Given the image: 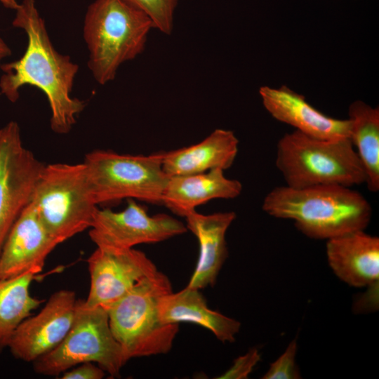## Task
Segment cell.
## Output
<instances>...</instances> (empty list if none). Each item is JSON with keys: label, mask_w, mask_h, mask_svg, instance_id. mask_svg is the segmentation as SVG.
I'll list each match as a JSON object with an SVG mask.
<instances>
[{"label": "cell", "mask_w": 379, "mask_h": 379, "mask_svg": "<svg viewBox=\"0 0 379 379\" xmlns=\"http://www.w3.org/2000/svg\"><path fill=\"white\" fill-rule=\"evenodd\" d=\"M157 312L163 324L190 322L211 331L222 343H232L241 324L211 310L199 289L187 286L184 289L161 295L157 300Z\"/></svg>", "instance_id": "d6986e66"}, {"label": "cell", "mask_w": 379, "mask_h": 379, "mask_svg": "<svg viewBox=\"0 0 379 379\" xmlns=\"http://www.w3.org/2000/svg\"><path fill=\"white\" fill-rule=\"evenodd\" d=\"M171 291L169 279L158 271L106 309L111 331L128 361L171 350L179 324L161 323L157 312L158 298Z\"/></svg>", "instance_id": "5b68a950"}, {"label": "cell", "mask_w": 379, "mask_h": 379, "mask_svg": "<svg viewBox=\"0 0 379 379\" xmlns=\"http://www.w3.org/2000/svg\"><path fill=\"white\" fill-rule=\"evenodd\" d=\"M90 290L85 303L105 310L124 296L142 279L159 270L140 251H110L97 248L87 260Z\"/></svg>", "instance_id": "8fae6325"}, {"label": "cell", "mask_w": 379, "mask_h": 379, "mask_svg": "<svg viewBox=\"0 0 379 379\" xmlns=\"http://www.w3.org/2000/svg\"><path fill=\"white\" fill-rule=\"evenodd\" d=\"M238 146L239 140L232 131L217 128L199 143L162 152V168L168 177L216 168L225 171L233 164Z\"/></svg>", "instance_id": "ac0fdd59"}, {"label": "cell", "mask_w": 379, "mask_h": 379, "mask_svg": "<svg viewBox=\"0 0 379 379\" xmlns=\"http://www.w3.org/2000/svg\"><path fill=\"white\" fill-rule=\"evenodd\" d=\"M185 218L187 230L199 244L198 262L187 286L199 290L213 286L228 255L225 235L236 214L227 211L204 215L194 211Z\"/></svg>", "instance_id": "2e32d148"}, {"label": "cell", "mask_w": 379, "mask_h": 379, "mask_svg": "<svg viewBox=\"0 0 379 379\" xmlns=\"http://www.w3.org/2000/svg\"><path fill=\"white\" fill-rule=\"evenodd\" d=\"M260 355L255 348L250 350L244 355L237 358L232 366L220 377L219 379L247 378L253 367L259 361Z\"/></svg>", "instance_id": "cb8c5ba5"}, {"label": "cell", "mask_w": 379, "mask_h": 379, "mask_svg": "<svg viewBox=\"0 0 379 379\" xmlns=\"http://www.w3.org/2000/svg\"><path fill=\"white\" fill-rule=\"evenodd\" d=\"M297 341L292 340L284 353L272 364L263 375L264 379H296L300 375L295 364Z\"/></svg>", "instance_id": "603a6c76"}, {"label": "cell", "mask_w": 379, "mask_h": 379, "mask_svg": "<svg viewBox=\"0 0 379 379\" xmlns=\"http://www.w3.org/2000/svg\"><path fill=\"white\" fill-rule=\"evenodd\" d=\"M30 203L59 244L89 229L98 209L84 162L44 166Z\"/></svg>", "instance_id": "8992f818"}, {"label": "cell", "mask_w": 379, "mask_h": 379, "mask_svg": "<svg viewBox=\"0 0 379 379\" xmlns=\"http://www.w3.org/2000/svg\"><path fill=\"white\" fill-rule=\"evenodd\" d=\"M62 373V379H101L105 371L98 365L93 362H85L79 364Z\"/></svg>", "instance_id": "d4e9b609"}, {"label": "cell", "mask_w": 379, "mask_h": 379, "mask_svg": "<svg viewBox=\"0 0 379 379\" xmlns=\"http://www.w3.org/2000/svg\"><path fill=\"white\" fill-rule=\"evenodd\" d=\"M154 28L143 12L124 0H95L88 7L84 39L89 52L88 67L101 85L112 81L119 67L145 48Z\"/></svg>", "instance_id": "3957f363"}, {"label": "cell", "mask_w": 379, "mask_h": 379, "mask_svg": "<svg viewBox=\"0 0 379 379\" xmlns=\"http://www.w3.org/2000/svg\"><path fill=\"white\" fill-rule=\"evenodd\" d=\"M44 166L23 145L17 122L0 128V253L13 224L30 203Z\"/></svg>", "instance_id": "9c48e42d"}, {"label": "cell", "mask_w": 379, "mask_h": 379, "mask_svg": "<svg viewBox=\"0 0 379 379\" xmlns=\"http://www.w3.org/2000/svg\"><path fill=\"white\" fill-rule=\"evenodd\" d=\"M262 208L274 218L293 220L308 237L326 240L364 230L372 215L370 204L360 192L339 185L277 187L265 196Z\"/></svg>", "instance_id": "7a4b0ae2"}, {"label": "cell", "mask_w": 379, "mask_h": 379, "mask_svg": "<svg viewBox=\"0 0 379 379\" xmlns=\"http://www.w3.org/2000/svg\"><path fill=\"white\" fill-rule=\"evenodd\" d=\"M77 300L71 290L53 293L36 314L29 315L15 331L8 347L12 355L33 362L58 346L72 327Z\"/></svg>", "instance_id": "7c38bea8"}, {"label": "cell", "mask_w": 379, "mask_h": 379, "mask_svg": "<svg viewBox=\"0 0 379 379\" xmlns=\"http://www.w3.org/2000/svg\"><path fill=\"white\" fill-rule=\"evenodd\" d=\"M127 361L111 331L107 311L78 300L69 332L58 346L34 361L33 367L36 373L58 376L80 364L93 362L115 378Z\"/></svg>", "instance_id": "52a82bcc"}, {"label": "cell", "mask_w": 379, "mask_h": 379, "mask_svg": "<svg viewBox=\"0 0 379 379\" xmlns=\"http://www.w3.org/2000/svg\"><path fill=\"white\" fill-rule=\"evenodd\" d=\"M275 163L286 185L293 188L321 185L352 187L366 182L350 138L322 140L295 130L279 139Z\"/></svg>", "instance_id": "277c9868"}, {"label": "cell", "mask_w": 379, "mask_h": 379, "mask_svg": "<svg viewBox=\"0 0 379 379\" xmlns=\"http://www.w3.org/2000/svg\"><path fill=\"white\" fill-rule=\"evenodd\" d=\"M12 24L26 33L27 45L20 58L1 65V93L15 102L23 86L40 89L50 106L51 129L58 134L69 133L86 106L71 95L78 65L55 50L34 0L19 4Z\"/></svg>", "instance_id": "6da1fadb"}, {"label": "cell", "mask_w": 379, "mask_h": 379, "mask_svg": "<svg viewBox=\"0 0 379 379\" xmlns=\"http://www.w3.org/2000/svg\"><path fill=\"white\" fill-rule=\"evenodd\" d=\"M328 262L342 281L354 287L379 280V239L364 230L350 232L326 240Z\"/></svg>", "instance_id": "9a60e30c"}, {"label": "cell", "mask_w": 379, "mask_h": 379, "mask_svg": "<svg viewBox=\"0 0 379 379\" xmlns=\"http://www.w3.org/2000/svg\"><path fill=\"white\" fill-rule=\"evenodd\" d=\"M187 230L181 221L164 213L150 216L135 199H128L121 211L98 208L89 237L98 248L124 251L141 244L161 242Z\"/></svg>", "instance_id": "30bf717a"}, {"label": "cell", "mask_w": 379, "mask_h": 379, "mask_svg": "<svg viewBox=\"0 0 379 379\" xmlns=\"http://www.w3.org/2000/svg\"><path fill=\"white\" fill-rule=\"evenodd\" d=\"M216 168L206 172L168 177L161 195V204L184 217L199 205L214 199H234L242 191L241 183L225 176Z\"/></svg>", "instance_id": "e0dca14e"}, {"label": "cell", "mask_w": 379, "mask_h": 379, "mask_svg": "<svg viewBox=\"0 0 379 379\" xmlns=\"http://www.w3.org/2000/svg\"><path fill=\"white\" fill-rule=\"evenodd\" d=\"M263 106L272 117L308 136L322 140L349 138V119L330 117L309 104L304 96L286 86L260 88Z\"/></svg>", "instance_id": "5bb4252c"}, {"label": "cell", "mask_w": 379, "mask_h": 379, "mask_svg": "<svg viewBox=\"0 0 379 379\" xmlns=\"http://www.w3.org/2000/svg\"><path fill=\"white\" fill-rule=\"evenodd\" d=\"M143 12L153 23L154 28L165 34L173 29L174 14L179 0H124Z\"/></svg>", "instance_id": "7402d4cb"}, {"label": "cell", "mask_w": 379, "mask_h": 379, "mask_svg": "<svg viewBox=\"0 0 379 379\" xmlns=\"http://www.w3.org/2000/svg\"><path fill=\"white\" fill-rule=\"evenodd\" d=\"M350 140L362 164L369 191L379 190V109L361 100L348 109Z\"/></svg>", "instance_id": "ffe728a7"}, {"label": "cell", "mask_w": 379, "mask_h": 379, "mask_svg": "<svg viewBox=\"0 0 379 379\" xmlns=\"http://www.w3.org/2000/svg\"><path fill=\"white\" fill-rule=\"evenodd\" d=\"M0 3H1L5 8L14 10H16L19 5L17 0H0Z\"/></svg>", "instance_id": "4316f807"}, {"label": "cell", "mask_w": 379, "mask_h": 379, "mask_svg": "<svg viewBox=\"0 0 379 379\" xmlns=\"http://www.w3.org/2000/svg\"><path fill=\"white\" fill-rule=\"evenodd\" d=\"M11 54V51L6 43L0 37V69L1 60Z\"/></svg>", "instance_id": "484cf974"}, {"label": "cell", "mask_w": 379, "mask_h": 379, "mask_svg": "<svg viewBox=\"0 0 379 379\" xmlns=\"http://www.w3.org/2000/svg\"><path fill=\"white\" fill-rule=\"evenodd\" d=\"M60 244L42 225L29 203L13 224L0 253V280L27 272L40 273L51 251Z\"/></svg>", "instance_id": "4fadbf2b"}, {"label": "cell", "mask_w": 379, "mask_h": 379, "mask_svg": "<svg viewBox=\"0 0 379 379\" xmlns=\"http://www.w3.org/2000/svg\"><path fill=\"white\" fill-rule=\"evenodd\" d=\"M84 163L98 205L123 199L161 204L168 179L161 152L145 156L98 149L87 154Z\"/></svg>", "instance_id": "ba28073f"}, {"label": "cell", "mask_w": 379, "mask_h": 379, "mask_svg": "<svg viewBox=\"0 0 379 379\" xmlns=\"http://www.w3.org/2000/svg\"><path fill=\"white\" fill-rule=\"evenodd\" d=\"M38 274L30 271L0 280V352L8 347L20 324L44 302L29 292L30 285Z\"/></svg>", "instance_id": "44dd1931"}]
</instances>
